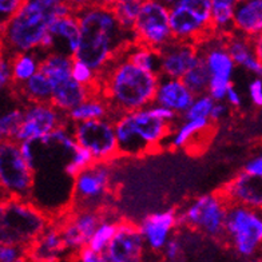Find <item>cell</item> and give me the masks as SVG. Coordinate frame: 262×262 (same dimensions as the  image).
I'll return each mask as SVG.
<instances>
[{"label":"cell","mask_w":262,"mask_h":262,"mask_svg":"<svg viewBox=\"0 0 262 262\" xmlns=\"http://www.w3.org/2000/svg\"><path fill=\"white\" fill-rule=\"evenodd\" d=\"M220 193L229 204L244 205L259 210L262 205L261 177L250 176L246 171H241L229 181L220 190Z\"/></svg>","instance_id":"ffe728a7"},{"label":"cell","mask_w":262,"mask_h":262,"mask_svg":"<svg viewBox=\"0 0 262 262\" xmlns=\"http://www.w3.org/2000/svg\"><path fill=\"white\" fill-rule=\"evenodd\" d=\"M4 139V133H3V127H2V121H0V141Z\"/></svg>","instance_id":"681fc988"},{"label":"cell","mask_w":262,"mask_h":262,"mask_svg":"<svg viewBox=\"0 0 262 262\" xmlns=\"http://www.w3.org/2000/svg\"><path fill=\"white\" fill-rule=\"evenodd\" d=\"M23 106H25V104H23ZM23 106L12 107V108L4 111L3 114L0 115L4 138L14 139L17 128L20 127V123L21 121H23Z\"/></svg>","instance_id":"e575fe53"},{"label":"cell","mask_w":262,"mask_h":262,"mask_svg":"<svg viewBox=\"0 0 262 262\" xmlns=\"http://www.w3.org/2000/svg\"><path fill=\"white\" fill-rule=\"evenodd\" d=\"M196 46H198V54L204 59L210 78L231 80L235 64L226 50L224 38L214 35Z\"/></svg>","instance_id":"d6986e66"},{"label":"cell","mask_w":262,"mask_h":262,"mask_svg":"<svg viewBox=\"0 0 262 262\" xmlns=\"http://www.w3.org/2000/svg\"><path fill=\"white\" fill-rule=\"evenodd\" d=\"M75 16L79 23V45L73 58L89 66L95 74L135 43L134 31L121 25L111 7L89 4Z\"/></svg>","instance_id":"6da1fadb"},{"label":"cell","mask_w":262,"mask_h":262,"mask_svg":"<svg viewBox=\"0 0 262 262\" xmlns=\"http://www.w3.org/2000/svg\"><path fill=\"white\" fill-rule=\"evenodd\" d=\"M114 2L115 0H90L91 4H100V6H107V7H111Z\"/></svg>","instance_id":"7dc6e473"},{"label":"cell","mask_w":262,"mask_h":262,"mask_svg":"<svg viewBox=\"0 0 262 262\" xmlns=\"http://www.w3.org/2000/svg\"><path fill=\"white\" fill-rule=\"evenodd\" d=\"M159 2H162L163 4H166V6H167V7H171L172 4L176 3L177 0H159Z\"/></svg>","instance_id":"c3c4849f"},{"label":"cell","mask_w":262,"mask_h":262,"mask_svg":"<svg viewBox=\"0 0 262 262\" xmlns=\"http://www.w3.org/2000/svg\"><path fill=\"white\" fill-rule=\"evenodd\" d=\"M51 89V104H54L58 110L63 113H67L89 97L98 94L97 86H83L79 82H76L71 75L59 82L52 83Z\"/></svg>","instance_id":"603a6c76"},{"label":"cell","mask_w":262,"mask_h":262,"mask_svg":"<svg viewBox=\"0 0 262 262\" xmlns=\"http://www.w3.org/2000/svg\"><path fill=\"white\" fill-rule=\"evenodd\" d=\"M34 176L23 158L19 142L4 138L0 141V200L16 196L31 200Z\"/></svg>","instance_id":"30bf717a"},{"label":"cell","mask_w":262,"mask_h":262,"mask_svg":"<svg viewBox=\"0 0 262 262\" xmlns=\"http://www.w3.org/2000/svg\"><path fill=\"white\" fill-rule=\"evenodd\" d=\"M11 83V59L6 55L0 41V91L6 90Z\"/></svg>","instance_id":"ab89813d"},{"label":"cell","mask_w":262,"mask_h":262,"mask_svg":"<svg viewBox=\"0 0 262 262\" xmlns=\"http://www.w3.org/2000/svg\"><path fill=\"white\" fill-rule=\"evenodd\" d=\"M177 226H178V210L167 209L147 215L139 225V230L145 239V245L152 252L161 253L166 241L169 239Z\"/></svg>","instance_id":"ac0fdd59"},{"label":"cell","mask_w":262,"mask_h":262,"mask_svg":"<svg viewBox=\"0 0 262 262\" xmlns=\"http://www.w3.org/2000/svg\"><path fill=\"white\" fill-rule=\"evenodd\" d=\"M244 171H246L250 176L255 177H262V158L261 156H257L254 158L249 159L246 162L245 167H244Z\"/></svg>","instance_id":"f6af8a7d"},{"label":"cell","mask_w":262,"mask_h":262,"mask_svg":"<svg viewBox=\"0 0 262 262\" xmlns=\"http://www.w3.org/2000/svg\"><path fill=\"white\" fill-rule=\"evenodd\" d=\"M222 38L234 64L241 66L255 76H261V36L252 38L234 31Z\"/></svg>","instance_id":"e0dca14e"},{"label":"cell","mask_w":262,"mask_h":262,"mask_svg":"<svg viewBox=\"0 0 262 262\" xmlns=\"http://www.w3.org/2000/svg\"><path fill=\"white\" fill-rule=\"evenodd\" d=\"M43 58L38 50L27 52H19L11 58V83L20 84L39 70V62Z\"/></svg>","instance_id":"f1b7e54d"},{"label":"cell","mask_w":262,"mask_h":262,"mask_svg":"<svg viewBox=\"0 0 262 262\" xmlns=\"http://www.w3.org/2000/svg\"><path fill=\"white\" fill-rule=\"evenodd\" d=\"M162 255L167 261H177L182 255V244L177 235H170L162 249Z\"/></svg>","instance_id":"60d3db41"},{"label":"cell","mask_w":262,"mask_h":262,"mask_svg":"<svg viewBox=\"0 0 262 262\" xmlns=\"http://www.w3.org/2000/svg\"><path fill=\"white\" fill-rule=\"evenodd\" d=\"M210 0H177L169 7L171 39L201 43L214 36L210 25Z\"/></svg>","instance_id":"ba28073f"},{"label":"cell","mask_w":262,"mask_h":262,"mask_svg":"<svg viewBox=\"0 0 262 262\" xmlns=\"http://www.w3.org/2000/svg\"><path fill=\"white\" fill-rule=\"evenodd\" d=\"M71 76L76 82H79L83 86L94 87L97 86V74L83 62L78 59L73 58V64H71Z\"/></svg>","instance_id":"8d00e7d4"},{"label":"cell","mask_w":262,"mask_h":262,"mask_svg":"<svg viewBox=\"0 0 262 262\" xmlns=\"http://www.w3.org/2000/svg\"><path fill=\"white\" fill-rule=\"evenodd\" d=\"M69 123L66 113L51 103H25L23 121L17 128L14 141H34L50 134L52 130Z\"/></svg>","instance_id":"4fadbf2b"},{"label":"cell","mask_w":262,"mask_h":262,"mask_svg":"<svg viewBox=\"0 0 262 262\" xmlns=\"http://www.w3.org/2000/svg\"><path fill=\"white\" fill-rule=\"evenodd\" d=\"M118 156L143 157L163 148V141L174 131L172 122L163 121L152 114L150 107L127 111L114 121Z\"/></svg>","instance_id":"277c9868"},{"label":"cell","mask_w":262,"mask_h":262,"mask_svg":"<svg viewBox=\"0 0 262 262\" xmlns=\"http://www.w3.org/2000/svg\"><path fill=\"white\" fill-rule=\"evenodd\" d=\"M79 45V23L74 14L56 17L41 39L38 51L41 55L49 52L73 58Z\"/></svg>","instance_id":"9a60e30c"},{"label":"cell","mask_w":262,"mask_h":262,"mask_svg":"<svg viewBox=\"0 0 262 262\" xmlns=\"http://www.w3.org/2000/svg\"><path fill=\"white\" fill-rule=\"evenodd\" d=\"M93 162L94 157L91 156V152L89 151V150H86L84 147H82V146H78L73 156H71V158H70V161L67 162V165H66L64 171L70 178H73L74 180V177H75L80 170H83L84 167H87V166H90Z\"/></svg>","instance_id":"d590c367"},{"label":"cell","mask_w":262,"mask_h":262,"mask_svg":"<svg viewBox=\"0 0 262 262\" xmlns=\"http://www.w3.org/2000/svg\"><path fill=\"white\" fill-rule=\"evenodd\" d=\"M117 226V220L110 218V215L104 217L102 222L98 225V228L95 229L89 242H87V246L93 249L94 252L102 254L106 250L107 246H108V244H110L111 238L114 237Z\"/></svg>","instance_id":"1f68e13d"},{"label":"cell","mask_w":262,"mask_h":262,"mask_svg":"<svg viewBox=\"0 0 262 262\" xmlns=\"http://www.w3.org/2000/svg\"><path fill=\"white\" fill-rule=\"evenodd\" d=\"M124 51L97 74L98 94L110 107L111 118L154 103L158 86L159 75L130 62Z\"/></svg>","instance_id":"7a4b0ae2"},{"label":"cell","mask_w":262,"mask_h":262,"mask_svg":"<svg viewBox=\"0 0 262 262\" xmlns=\"http://www.w3.org/2000/svg\"><path fill=\"white\" fill-rule=\"evenodd\" d=\"M233 26L235 31L246 36H261L262 0H245L235 3Z\"/></svg>","instance_id":"cb8c5ba5"},{"label":"cell","mask_w":262,"mask_h":262,"mask_svg":"<svg viewBox=\"0 0 262 262\" xmlns=\"http://www.w3.org/2000/svg\"><path fill=\"white\" fill-rule=\"evenodd\" d=\"M224 239L239 257H254L262 241V220L258 209L229 204L225 218Z\"/></svg>","instance_id":"52a82bcc"},{"label":"cell","mask_w":262,"mask_h":262,"mask_svg":"<svg viewBox=\"0 0 262 262\" xmlns=\"http://www.w3.org/2000/svg\"><path fill=\"white\" fill-rule=\"evenodd\" d=\"M158 51L161 56V75L181 79L196 60L198 46L194 41L171 39Z\"/></svg>","instance_id":"2e32d148"},{"label":"cell","mask_w":262,"mask_h":262,"mask_svg":"<svg viewBox=\"0 0 262 262\" xmlns=\"http://www.w3.org/2000/svg\"><path fill=\"white\" fill-rule=\"evenodd\" d=\"M225 100H228L229 106H231V107H237L238 108V107L242 106V98H241V95H239V93H238V91L234 89L233 83H231L230 86H229Z\"/></svg>","instance_id":"bcb514c9"},{"label":"cell","mask_w":262,"mask_h":262,"mask_svg":"<svg viewBox=\"0 0 262 262\" xmlns=\"http://www.w3.org/2000/svg\"><path fill=\"white\" fill-rule=\"evenodd\" d=\"M110 163L94 161L74 177L69 210H110L114 194V172Z\"/></svg>","instance_id":"8992f818"},{"label":"cell","mask_w":262,"mask_h":262,"mask_svg":"<svg viewBox=\"0 0 262 262\" xmlns=\"http://www.w3.org/2000/svg\"><path fill=\"white\" fill-rule=\"evenodd\" d=\"M133 31L135 43L159 50L171 40L169 7L159 0H143L133 26Z\"/></svg>","instance_id":"7c38bea8"},{"label":"cell","mask_w":262,"mask_h":262,"mask_svg":"<svg viewBox=\"0 0 262 262\" xmlns=\"http://www.w3.org/2000/svg\"><path fill=\"white\" fill-rule=\"evenodd\" d=\"M54 220L32 201L6 196L0 200V244L28 248Z\"/></svg>","instance_id":"5b68a950"},{"label":"cell","mask_w":262,"mask_h":262,"mask_svg":"<svg viewBox=\"0 0 262 262\" xmlns=\"http://www.w3.org/2000/svg\"><path fill=\"white\" fill-rule=\"evenodd\" d=\"M73 135L76 143L91 152L97 162H114L118 156L114 122L110 118H98L74 122Z\"/></svg>","instance_id":"8fae6325"},{"label":"cell","mask_w":262,"mask_h":262,"mask_svg":"<svg viewBox=\"0 0 262 262\" xmlns=\"http://www.w3.org/2000/svg\"><path fill=\"white\" fill-rule=\"evenodd\" d=\"M230 111V106L228 103H225V100H218L214 102L213 107H211L210 114H209V121L211 123H217V122L222 121L226 118V115Z\"/></svg>","instance_id":"b9f144b4"},{"label":"cell","mask_w":262,"mask_h":262,"mask_svg":"<svg viewBox=\"0 0 262 262\" xmlns=\"http://www.w3.org/2000/svg\"><path fill=\"white\" fill-rule=\"evenodd\" d=\"M63 255H69L63 242L60 229L54 218L31 245L27 248V258L36 261H55Z\"/></svg>","instance_id":"7402d4cb"},{"label":"cell","mask_w":262,"mask_h":262,"mask_svg":"<svg viewBox=\"0 0 262 262\" xmlns=\"http://www.w3.org/2000/svg\"><path fill=\"white\" fill-rule=\"evenodd\" d=\"M214 130V123L209 119H186L170 138L171 148H193L200 139H207V134Z\"/></svg>","instance_id":"d4e9b609"},{"label":"cell","mask_w":262,"mask_h":262,"mask_svg":"<svg viewBox=\"0 0 262 262\" xmlns=\"http://www.w3.org/2000/svg\"><path fill=\"white\" fill-rule=\"evenodd\" d=\"M193 99L194 94L187 89L182 79L159 75L154 103L167 107L181 117L187 110Z\"/></svg>","instance_id":"44dd1931"},{"label":"cell","mask_w":262,"mask_h":262,"mask_svg":"<svg viewBox=\"0 0 262 262\" xmlns=\"http://www.w3.org/2000/svg\"><path fill=\"white\" fill-rule=\"evenodd\" d=\"M235 3H239V2H245V0H234Z\"/></svg>","instance_id":"f907efd6"},{"label":"cell","mask_w":262,"mask_h":262,"mask_svg":"<svg viewBox=\"0 0 262 262\" xmlns=\"http://www.w3.org/2000/svg\"><path fill=\"white\" fill-rule=\"evenodd\" d=\"M66 117L69 122L74 123V122L98 119V118H110L111 119V113L106 100L100 97L99 94H95L67 111Z\"/></svg>","instance_id":"4316f807"},{"label":"cell","mask_w":262,"mask_h":262,"mask_svg":"<svg viewBox=\"0 0 262 262\" xmlns=\"http://www.w3.org/2000/svg\"><path fill=\"white\" fill-rule=\"evenodd\" d=\"M228 205L220 191L196 196L182 211H178V225L194 229L214 239H224Z\"/></svg>","instance_id":"9c48e42d"},{"label":"cell","mask_w":262,"mask_h":262,"mask_svg":"<svg viewBox=\"0 0 262 262\" xmlns=\"http://www.w3.org/2000/svg\"><path fill=\"white\" fill-rule=\"evenodd\" d=\"M210 25L214 34L218 36L234 32L233 26V12H234V0H210Z\"/></svg>","instance_id":"83f0119b"},{"label":"cell","mask_w":262,"mask_h":262,"mask_svg":"<svg viewBox=\"0 0 262 262\" xmlns=\"http://www.w3.org/2000/svg\"><path fill=\"white\" fill-rule=\"evenodd\" d=\"M181 79L186 84L187 89L194 94V97L207 93L210 74L207 71L206 64H205L204 59H202V56L200 54L196 56V60L194 62V64L187 70Z\"/></svg>","instance_id":"4dcf8cb0"},{"label":"cell","mask_w":262,"mask_h":262,"mask_svg":"<svg viewBox=\"0 0 262 262\" xmlns=\"http://www.w3.org/2000/svg\"><path fill=\"white\" fill-rule=\"evenodd\" d=\"M17 99H25V103H51V83L41 71H36L20 84H10Z\"/></svg>","instance_id":"484cf974"},{"label":"cell","mask_w":262,"mask_h":262,"mask_svg":"<svg viewBox=\"0 0 262 262\" xmlns=\"http://www.w3.org/2000/svg\"><path fill=\"white\" fill-rule=\"evenodd\" d=\"M27 258V248L21 245L0 244V262H17Z\"/></svg>","instance_id":"74e56055"},{"label":"cell","mask_w":262,"mask_h":262,"mask_svg":"<svg viewBox=\"0 0 262 262\" xmlns=\"http://www.w3.org/2000/svg\"><path fill=\"white\" fill-rule=\"evenodd\" d=\"M69 14H74L70 0H23L0 31L6 55L11 59L19 52L36 50L52 21Z\"/></svg>","instance_id":"3957f363"},{"label":"cell","mask_w":262,"mask_h":262,"mask_svg":"<svg viewBox=\"0 0 262 262\" xmlns=\"http://www.w3.org/2000/svg\"><path fill=\"white\" fill-rule=\"evenodd\" d=\"M145 239L138 225L130 221H118L117 230L102 254V261L137 262L145 252Z\"/></svg>","instance_id":"5bb4252c"},{"label":"cell","mask_w":262,"mask_h":262,"mask_svg":"<svg viewBox=\"0 0 262 262\" xmlns=\"http://www.w3.org/2000/svg\"><path fill=\"white\" fill-rule=\"evenodd\" d=\"M215 100L207 93L195 95L193 102L187 107V110L181 117L183 119H209L211 107Z\"/></svg>","instance_id":"836d02e7"},{"label":"cell","mask_w":262,"mask_h":262,"mask_svg":"<svg viewBox=\"0 0 262 262\" xmlns=\"http://www.w3.org/2000/svg\"><path fill=\"white\" fill-rule=\"evenodd\" d=\"M127 59L141 69L161 75V56L156 49H150L138 43H133L124 51Z\"/></svg>","instance_id":"f546056e"},{"label":"cell","mask_w":262,"mask_h":262,"mask_svg":"<svg viewBox=\"0 0 262 262\" xmlns=\"http://www.w3.org/2000/svg\"><path fill=\"white\" fill-rule=\"evenodd\" d=\"M249 95L255 107L262 106V80L259 76L254 78L249 84Z\"/></svg>","instance_id":"7bdbcfd3"},{"label":"cell","mask_w":262,"mask_h":262,"mask_svg":"<svg viewBox=\"0 0 262 262\" xmlns=\"http://www.w3.org/2000/svg\"><path fill=\"white\" fill-rule=\"evenodd\" d=\"M143 0H115L111 6V10L114 11L115 16L121 25L127 30H133L134 21L138 16V12L142 7Z\"/></svg>","instance_id":"d6a6232c"},{"label":"cell","mask_w":262,"mask_h":262,"mask_svg":"<svg viewBox=\"0 0 262 262\" xmlns=\"http://www.w3.org/2000/svg\"><path fill=\"white\" fill-rule=\"evenodd\" d=\"M23 0H0V31L7 25L12 15L20 7Z\"/></svg>","instance_id":"f35d334b"},{"label":"cell","mask_w":262,"mask_h":262,"mask_svg":"<svg viewBox=\"0 0 262 262\" xmlns=\"http://www.w3.org/2000/svg\"><path fill=\"white\" fill-rule=\"evenodd\" d=\"M76 258H79L80 261L83 262H99L102 261L100 259V254L97 252H94L93 249L89 248L87 245L83 246L82 249H79V252L75 254Z\"/></svg>","instance_id":"ee69618b"}]
</instances>
